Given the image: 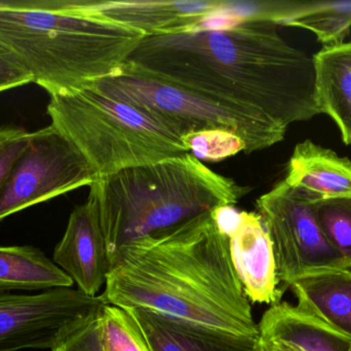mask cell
Segmentation results:
<instances>
[{"label":"cell","mask_w":351,"mask_h":351,"mask_svg":"<svg viewBox=\"0 0 351 351\" xmlns=\"http://www.w3.org/2000/svg\"><path fill=\"white\" fill-rule=\"evenodd\" d=\"M268 21L147 36L128 61L200 94L261 111L284 127L322 115L313 58Z\"/></svg>","instance_id":"obj_1"},{"label":"cell","mask_w":351,"mask_h":351,"mask_svg":"<svg viewBox=\"0 0 351 351\" xmlns=\"http://www.w3.org/2000/svg\"><path fill=\"white\" fill-rule=\"evenodd\" d=\"M286 26L311 31L324 47L342 45L350 33L351 1L305 2Z\"/></svg>","instance_id":"obj_19"},{"label":"cell","mask_w":351,"mask_h":351,"mask_svg":"<svg viewBox=\"0 0 351 351\" xmlns=\"http://www.w3.org/2000/svg\"><path fill=\"white\" fill-rule=\"evenodd\" d=\"M32 133L19 126L0 127V192L14 165L30 144Z\"/></svg>","instance_id":"obj_23"},{"label":"cell","mask_w":351,"mask_h":351,"mask_svg":"<svg viewBox=\"0 0 351 351\" xmlns=\"http://www.w3.org/2000/svg\"><path fill=\"white\" fill-rule=\"evenodd\" d=\"M297 306L351 337V271L311 272L290 286Z\"/></svg>","instance_id":"obj_15"},{"label":"cell","mask_w":351,"mask_h":351,"mask_svg":"<svg viewBox=\"0 0 351 351\" xmlns=\"http://www.w3.org/2000/svg\"><path fill=\"white\" fill-rule=\"evenodd\" d=\"M190 154L199 161L224 160L239 152H245V144L239 136L226 130H206L183 138Z\"/></svg>","instance_id":"obj_22"},{"label":"cell","mask_w":351,"mask_h":351,"mask_svg":"<svg viewBox=\"0 0 351 351\" xmlns=\"http://www.w3.org/2000/svg\"><path fill=\"white\" fill-rule=\"evenodd\" d=\"M145 35L69 12L0 10V43L49 96L88 88L128 61Z\"/></svg>","instance_id":"obj_4"},{"label":"cell","mask_w":351,"mask_h":351,"mask_svg":"<svg viewBox=\"0 0 351 351\" xmlns=\"http://www.w3.org/2000/svg\"><path fill=\"white\" fill-rule=\"evenodd\" d=\"M350 351H351V348H350Z\"/></svg>","instance_id":"obj_28"},{"label":"cell","mask_w":351,"mask_h":351,"mask_svg":"<svg viewBox=\"0 0 351 351\" xmlns=\"http://www.w3.org/2000/svg\"><path fill=\"white\" fill-rule=\"evenodd\" d=\"M257 351H266L265 348H264L263 344L260 341V339L257 344Z\"/></svg>","instance_id":"obj_27"},{"label":"cell","mask_w":351,"mask_h":351,"mask_svg":"<svg viewBox=\"0 0 351 351\" xmlns=\"http://www.w3.org/2000/svg\"><path fill=\"white\" fill-rule=\"evenodd\" d=\"M73 280L43 251L31 245L0 247V295L12 291L71 288Z\"/></svg>","instance_id":"obj_18"},{"label":"cell","mask_w":351,"mask_h":351,"mask_svg":"<svg viewBox=\"0 0 351 351\" xmlns=\"http://www.w3.org/2000/svg\"><path fill=\"white\" fill-rule=\"evenodd\" d=\"M98 313L71 332L51 351H104L99 332Z\"/></svg>","instance_id":"obj_24"},{"label":"cell","mask_w":351,"mask_h":351,"mask_svg":"<svg viewBox=\"0 0 351 351\" xmlns=\"http://www.w3.org/2000/svg\"><path fill=\"white\" fill-rule=\"evenodd\" d=\"M105 304L71 288L0 295V351L53 350Z\"/></svg>","instance_id":"obj_9"},{"label":"cell","mask_w":351,"mask_h":351,"mask_svg":"<svg viewBox=\"0 0 351 351\" xmlns=\"http://www.w3.org/2000/svg\"><path fill=\"white\" fill-rule=\"evenodd\" d=\"M105 303L216 335L258 341L259 328L212 214L121 247Z\"/></svg>","instance_id":"obj_2"},{"label":"cell","mask_w":351,"mask_h":351,"mask_svg":"<svg viewBox=\"0 0 351 351\" xmlns=\"http://www.w3.org/2000/svg\"><path fill=\"white\" fill-rule=\"evenodd\" d=\"M228 241L233 267L250 302L271 306L280 303L282 291L278 288L274 247L259 214L241 212Z\"/></svg>","instance_id":"obj_12"},{"label":"cell","mask_w":351,"mask_h":351,"mask_svg":"<svg viewBox=\"0 0 351 351\" xmlns=\"http://www.w3.org/2000/svg\"><path fill=\"white\" fill-rule=\"evenodd\" d=\"M93 88L139 109L183 138L206 130H226L243 139L245 154L284 140L288 128L257 109L200 94L127 61Z\"/></svg>","instance_id":"obj_6"},{"label":"cell","mask_w":351,"mask_h":351,"mask_svg":"<svg viewBox=\"0 0 351 351\" xmlns=\"http://www.w3.org/2000/svg\"><path fill=\"white\" fill-rule=\"evenodd\" d=\"M33 82L22 62L0 43V93Z\"/></svg>","instance_id":"obj_25"},{"label":"cell","mask_w":351,"mask_h":351,"mask_svg":"<svg viewBox=\"0 0 351 351\" xmlns=\"http://www.w3.org/2000/svg\"><path fill=\"white\" fill-rule=\"evenodd\" d=\"M77 146L55 126L33 132L0 192V222L26 208L98 181Z\"/></svg>","instance_id":"obj_8"},{"label":"cell","mask_w":351,"mask_h":351,"mask_svg":"<svg viewBox=\"0 0 351 351\" xmlns=\"http://www.w3.org/2000/svg\"><path fill=\"white\" fill-rule=\"evenodd\" d=\"M313 214L324 236L351 268V196L313 197Z\"/></svg>","instance_id":"obj_20"},{"label":"cell","mask_w":351,"mask_h":351,"mask_svg":"<svg viewBox=\"0 0 351 351\" xmlns=\"http://www.w3.org/2000/svg\"><path fill=\"white\" fill-rule=\"evenodd\" d=\"M223 1L69 0L67 10L125 25L141 31L147 37L202 28L204 23L220 12Z\"/></svg>","instance_id":"obj_10"},{"label":"cell","mask_w":351,"mask_h":351,"mask_svg":"<svg viewBox=\"0 0 351 351\" xmlns=\"http://www.w3.org/2000/svg\"><path fill=\"white\" fill-rule=\"evenodd\" d=\"M98 326L104 351H152L125 309L105 304L98 313Z\"/></svg>","instance_id":"obj_21"},{"label":"cell","mask_w":351,"mask_h":351,"mask_svg":"<svg viewBox=\"0 0 351 351\" xmlns=\"http://www.w3.org/2000/svg\"><path fill=\"white\" fill-rule=\"evenodd\" d=\"M90 189L111 265L129 243L166 232L221 206L235 205L247 192L190 152L101 177Z\"/></svg>","instance_id":"obj_3"},{"label":"cell","mask_w":351,"mask_h":351,"mask_svg":"<svg viewBox=\"0 0 351 351\" xmlns=\"http://www.w3.org/2000/svg\"><path fill=\"white\" fill-rule=\"evenodd\" d=\"M313 197L282 179L256 201L257 214L274 247L278 280L289 288L311 272L346 270L341 256L317 225Z\"/></svg>","instance_id":"obj_7"},{"label":"cell","mask_w":351,"mask_h":351,"mask_svg":"<svg viewBox=\"0 0 351 351\" xmlns=\"http://www.w3.org/2000/svg\"><path fill=\"white\" fill-rule=\"evenodd\" d=\"M47 111L51 125L77 146L99 179L189 154L166 126L93 87L51 96Z\"/></svg>","instance_id":"obj_5"},{"label":"cell","mask_w":351,"mask_h":351,"mask_svg":"<svg viewBox=\"0 0 351 351\" xmlns=\"http://www.w3.org/2000/svg\"><path fill=\"white\" fill-rule=\"evenodd\" d=\"M125 310L135 319L152 351H257L259 340L216 335L142 309Z\"/></svg>","instance_id":"obj_17"},{"label":"cell","mask_w":351,"mask_h":351,"mask_svg":"<svg viewBox=\"0 0 351 351\" xmlns=\"http://www.w3.org/2000/svg\"><path fill=\"white\" fill-rule=\"evenodd\" d=\"M260 341L263 344L266 351H296L291 348L290 346H285L282 343H272V342H266L260 339Z\"/></svg>","instance_id":"obj_26"},{"label":"cell","mask_w":351,"mask_h":351,"mask_svg":"<svg viewBox=\"0 0 351 351\" xmlns=\"http://www.w3.org/2000/svg\"><path fill=\"white\" fill-rule=\"evenodd\" d=\"M313 58L317 105L351 146V43L324 47Z\"/></svg>","instance_id":"obj_16"},{"label":"cell","mask_w":351,"mask_h":351,"mask_svg":"<svg viewBox=\"0 0 351 351\" xmlns=\"http://www.w3.org/2000/svg\"><path fill=\"white\" fill-rule=\"evenodd\" d=\"M53 261L86 296L96 297L106 284L111 264L92 193L70 214L63 238L53 251Z\"/></svg>","instance_id":"obj_11"},{"label":"cell","mask_w":351,"mask_h":351,"mask_svg":"<svg viewBox=\"0 0 351 351\" xmlns=\"http://www.w3.org/2000/svg\"><path fill=\"white\" fill-rule=\"evenodd\" d=\"M260 339L296 351H350L351 337L309 315L297 305L280 302L258 324Z\"/></svg>","instance_id":"obj_13"},{"label":"cell","mask_w":351,"mask_h":351,"mask_svg":"<svg viewBox=\"0 0 351 351\" xmlns=\"http://www.w3.org/2000/svg\"><path fill=\"white\" fill-rule=\"evenodd\" d=\"M284 181L315 197L351 196V160L306 139L295 146Z\"/></svg>","instance_id":"obj_14"}]
</instances>
